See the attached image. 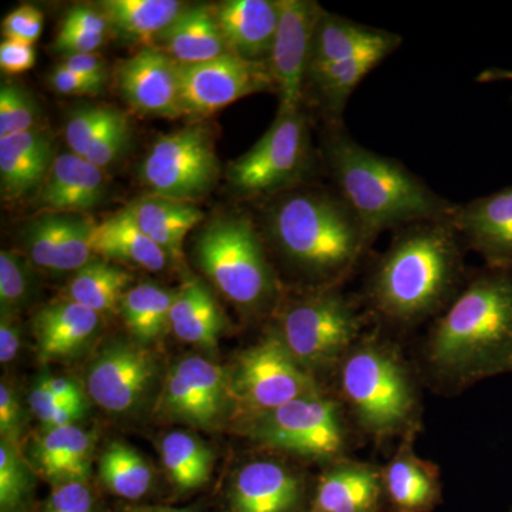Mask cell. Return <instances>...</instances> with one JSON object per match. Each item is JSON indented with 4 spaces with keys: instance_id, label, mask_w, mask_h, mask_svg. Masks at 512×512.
Listing matches in <instances>:
<instances>
[{
    "instance_id": "obj_2",
    "label": "cell",
    "mask_w": 512,
    "mask_h": 512,
    "mask_svg": "<svg viewBox=\"0 0 512 512\" xmlns=\"http://www.w3.org/2000/svg\"><path fill=\"white\" fill-rule=\"evenodd\" d=\"M460 235L450 217L394 229L367 275L363 302L377 329L406 333L446 311L468 276Z\"/></svg>"
},
{
    "instance_id": "obj_10",
    "label": "cell",
    "mask_w": 512,
    "mask_h": 512,
    "mask_svg": "<svg viewBox=\"0 0 512 512\" xmlns=\"http://www.w3.org/2000/svg\"><path fill=\"white\" fill-rule=\"evenodd\" d=\"M309 160L311 141L302 111L278 114L255 146L229 165L228 177L241 194H278L302 180Z\"/></svg>"
},
{
    "instance_id": "obj_29",
    "label": "cell",
    "mask_w": 512,
    "mask_h": 512,
    "mask_svg": "<svg viewBox=\"0 0 512 512\" xmlns=\"http://www.w3.org/2000/svg\"><path fill=\"white\" fill-rule=\"evenodd\" d=\"M93 440L89 433L74 426L46 430L36 441L33 457L37 470L55 485L87 481Z\"/></svg>"
},
{
    "instance_id": "obj_34",
    "label": "cell",
    "mask_w": 512,
    "mask_h": 512,
    "mask_svg": "<svg viewBox=\"0 0 512 512\" xmlns=\"http://www.w3.org/2000/svg\"><path fill=\"white\" fill-rule=\"evenodd\" d=\"M101 13L111 28L130 39H157L180 15L184 6L175 0H106Z\"/></svg>"
},
{
    "instance_id": "obj_16",
    "label": "cell",
    "mask_w": 512,
    "mask_h": 512,
    "mask_svg": "<svg viewBox=\"0 0 512 512\" xmlns=\"http://www.w3.org/2000/svg\"><path fill=\"white\" fill-rule=\"evenodd\" d=\"M116 79L121 96L138 113L167 119L184 116L180 64L164 50L144 47L119 64Z\"/></svg>"
},
{
    "instance_id": "obj_46",
    "label": "cell",
    "mask_w": 512,
    "mask_h": 512,
    "mask_svg": "<svg viewBox=\"0 0 512 512\" xmlns=\"http://www.w3.org/2000/svg\"><path fill=\"white\" fill-rule=\"evenodd\" d=\"M103 43L104 36L90 35L82 30L62 26L56 37L55 47L64 55H93Z\"/></svg>"
},
{
    "instance_id": "obj_19",
    "label": "cell",
    "mask_w": 512,
    "mask_h": 512,
    "mask_svg": "<svg viewBox=\"0 0 512 512\" xmlns=\"http://www.w3.org/2000/svg\"><path fill=\"white\" fill-rule=\"evenodd\" d=\"M450 220L464 247L477 252L485 265H512V185L456 205Z\"/></svg>"
},
{
    "instance_id": "obj_21",
    "label": "cell",
    "mask_w": 512,
    "mask_h": 512,
    "mask_svg": "<svg viewBox=\"0 0 512 512\" xmlns=\"http://www.w3.org/2000/svg\"><path fill=\"white\" fill-rule=\"evenodd\" d=\"M94 224L72 215H46L33 222L26 245L33 264L55 272L80 271L92 261Z\"/></svg>"
},
{
    "instance_id": "obj_11",
    "label": "cell",
    "mask_w": 512,
    "mask_h": 512,
    "mask_svg": "<svg viewBox=\"0 0 512 512\" xmlns=\"http://www.w3.org/2000/svg\"><path fill=\"white\" fill-rule=\"evenodd\" d=\"M218 177V163L207 130L187 127L154 143L141 164V180L153 195L191 201L207 194Z\"/></svg>"
},
{
    "instance_id": "obj_17",
    "label": "cell",
    "mask_w": 512,
    "mask_h": 512,
    "mask_svg": "<svg viewBox=\"0 0 512 512\" xmlns=\"http://www.w3.org/2000/svg\"><path fill=\"white\" fill-rule=\"evenodd\" d=\"M154 375L156 360L148 350L130 343H114L93 363L87 389L101 409L127 413L141 402Z\"/></svg>"
},
{
    "instance_id": "obj_18",
    "label": "cell",
    "mask_w": 512,
    "mask_h": 512,
    "mask_svg": "<svg viewBox=\"0 0 512 512\" xmlns=\"http://www.w3.org/2000/svg\"><path fill=\"white\" fill-rule=\"evenodd\" d=\"M419 431L399 440L392 458L382 466L384 511L433 512L443 500L439 467L416 453Z\"/></svg>"
},
{
    "instance_id": "obj_35",
    "label": "cell",
    "mask_w": 512,
    "mask_h": 512,
    "mask_svg": "<svg viewBox=\"0 0 512 512\" xmlns=\"http://www.w3.org/2000/svg\"><path fill=\"white\" fill-rule=\"evenodd\" d=\"M133 276L120 266L107 261H90L76 272L67 295L70 301L80 303L97 313L120 312Z\"/></svg>"
},
{
    "instance_id": "obj_13",
    "label": "cell",
    "mask_w": 512,
    "mask_h": 512,
    "mask_svg": "<svg viewBox=\"0 0 512 512\" xmlns=\"http://www.w3.org/2000/svg\"><path fill=\"white\" fill-rule=\"evenodd\" d=\"M279 20L268 66L279 96L278 114L301 110L313 36L322 13L312 0H278Z\"/></svg>"
},
{
    "instance_id": "obj_37",
    "label": "cell",
    "mask_w": 512,
    "mask_h": 512,
    "mask_svg": "<svg viewBox=\"0 0 512 512\" xmlns=\"http://www.w3.org/2000/svg\"><path fill=\"white\" fill-rule=\"evenodd\" d=\"M100 478L116 497L137 501L146 497L153 487V471L134 448L111 443L100 458Z\"/></svg>"
},
{
    "instance_id": "obj_14",
    "label": "cell",
    "mask_w": 512,
    "mask_h": 512,
    "mask_svg": "<svg viewBox=\"0 0 512 512\" xmlns=\"http://www.w3.org/2000/svg\"><path fill=\"white\" fill-rule=\"evenodd\" d=\"M231 402L229 372L200 356L175 365L161 393V409L168 417L205 430L221 423Z\"/></svg>"
},
{
    "instance_id": "obj_27",
    "label": "cell",
    "mask_w": 512,
    "mask_h": 512,
    "mask_svg": "<svg viewBox=\"0 0 512 512\" xmlns=\"http://www.w3.org/2000/svg\"><path fill=\"white\" fill-rule=\"evenodd\" d=\"M99 326L100 313L73 301L47 306L33 320L37 349L45 359L79 352Z\"/></svg>"
},
{
    "instance_id": "obj_8",
    "label": "cell",
    "mask_w": 512,
    "mask_h": 512,
    "mask_svg": "<svg viewBox=\"0 0 512 512\" xmlns=\"http://www.w3.org/2000/svg\"><path fill=\"white\" fill-rule=\"evenodd\" d=\"M352 427L340 400L320 393L247 417L244 429L266 447L330 464L349 457Z\"/></svg>"
},
{
    "instance_id": "obj_22",
    "label": "cell",
    "mask_w": 512,
    "mask_h": 512,
    "mask_svg": "<svg viewBox=\"0 0 512 512\" xmlns=\"http://www.w3.org/2000/svg\"><path fill=\"white\" fill-rule=\"evenodd\" d=\"M214 12L231 53L268 62L278 28V0H228Z\"/></svg>"
},
{
    "instance_id": "obj_56",
    "label": "cell",
    "mask_w": 512,
    "mask_h": 512,
    "mask_svg": "<svg viewBox=\"0 0 512 512\" xmlns=\"http://www.w3.org/2000/svg\"><path fill=\"white\" fill-rule=\"evenodd\" d=\"M510 512H512V510Z\"/></svg>"
},
{
    "instance_id": "obj_3",
    "label": "cell",
    "mask_w": 512,
    "mask_h": 512,
    "mask_svg": "<svg viewBox=\"0 0 512 512\" xmlns=\"http://www.w3.org/2000/svg\"><path fill=\"white\" fill-rule=\"evenodd\" d=\"M323 154L336 191L373 239L387 229L450 217L456 208L400 161L357 143L340 123H330Z\"/></svg>"
},
{
    "instance_id": "obj_40",
    "label": "cell",
    "mask_w": 512,
    "mask_h": 512,
    "mask_svg": "<svg viewBox=\"0 0 512 512\" xmlns=\"http://www.w3.org/2000/svg\"><path fill=\"white\" fill-rule=\"evenodd\" d=\"M35 279L29 262L12 251L0 252V306L2 315L12 316L29 302Z\"/></svg>"
},
{
    "instance_id": "obj_47",
    "label": "cell",
    "mask_w": 512,
    "mask_h": 512,
    "mask_svg": "<svg viewBox=\"0 0 512 512\" xmlns=\"http://www.w3.org/2000/svg\"><path fill=\"white\" fill-rule=\"evenodd\" d=\"M35 49L15 40H3L0 45V67L8 74L28 72L35 64Z\"/></svg>"
},
{
    "instance_id": "obj_4",
    "label": "cell",
    "mask_w": 512,
    "mask_h": 512,
    "mask_svg": "<svg viewBox=\"0 0 512 512\" xmlns=\"http://www.w3.org/2000/svg\"><path fill=\"white\" fill-rule=\"evenodd\" d=\"M353 427L376 444L421 430V377L382 330H366L336 372Z\"/></svg>"
},
{
    "instance_id": "obj_51",
    "label": "cell",
    "mask_w": 512,
    "mask_h": 512,
    "mask_svg": "<svg viewBox=\"0 0 512 512\" xmlns=\"http://www.w3.org/2000/svg\"><path fill=\"white\" fill-rule=\"evenodd\" d=\"M62 66L79 74L84 79L90 80V82L99 84L101 87H103L104 80H106V66H104L103 60L96 55L67 56Z\"/></svg>"
},
{
    "instance_id": "obj_45",
    "label": "cell",
    "mask_w": 512,
    "mask_h": 512,
    "mask_svg": "<svg viewBox=\"0 0 512 512\" xmlns=\"http://www.w3.org/2000/svg\"><path fill=\"white\" fill-rule=\"evenodd\" d=\"M2 29L6 40H15V42L33 46V43L42 35V12L33 6H20L6 16Z\"/></svg>"
},
{
    "instance_id": "obj_48",
    "label": "cell",
    "mask_w": 512,
    "mask_h": 512,
    "mask_svg": "<svg viewBox=\"0 0 512 512\" xmlns=\"http://www.w3.org/2000/svg\"><path fill=\"white\" fill-rule=\"evenodd\" d=\"M62 26L82 30L90 35L104 36L110 25L103 13L89 6H74L67 13Z\"/></svg>"
},
{
    "instance_id": "obj_20",
    "label": "cell",
    "mask_w": 512,
    "mask_h": 512,
    "mask_svg": "<svg viewBox=\"0 0 512 512\" xmlns=\"http://www.w3.org/2000/svg\"><path fill=\"white\" fill-rule=\"evenodd\" d=\"M382 466L355 458L330 463L320 474L308 512H383Z\"/></svg>"
},
{
    "instance_id": "obj_15",
    "label": "cell",
    "mask_w": 512,
    "mask_h": 512,
    "mask_svg": "<svg viewBox=\"0 0 512 512\" xmlns=\"http://www.w3.org/2000/svg\"><path fill=\"white\" fill-rule=\"evenodd\" d=\"M312 494L296 468L276 458L244 464L232 477L228 512H308Z\"/></svg>"
},
{
    "instance_id": "obj_44",
    "label": "cell",
    "mask_w": 512,
    "mask_h": 512,
    "mask_svg": "<svg viewBox=\"0 0 512 512\" xmlns=\"http://www.w3.org/2000/svg\"><path fill=\"white\" fill-rule=\"evenodd\" d=\"M130 131L127 117H121L117 123L104 131L103 136L93 144L84 158L100 168L113 164L130 143Z\"/></svg>"
},
{
    "instance_id": "obj_39",
    "label": "cell",
    "mask_w": 512,
    "mask_h": 512,
    "mask_svg": "<svg viewBox=\"0 0 512 512\" xmlns=\"http://www.w3.org/2000/svg\"><path fill=\"white\" fill-rule=\"evenodd\" d=\"M124 117L121 111L106 106H87L76 110L66 126V141L73 154L86 157L107 128Z\"/></svg>"
},
{
    "instance_id": "obj_32",
    "label": "cell",
    "mask_w": 512,
    "mask_h": 512,
    "mask_svg": "<svg viewBox=\"0 0 512 512\" xmlns=\"http://www.w3.org/2000/svg\"><path fill=\"white\" fill-rule=\"evenodd\" d=\"M399 39L402 37L396 33L370 28L323 9L313 36L309 69L340 62Z\"/></svg>"
},
{
    "instance_id": "obj_28",
    "label": "cell",
    "mask_w": 512,
    "mask_h": 512,
    "mask_svg": "<svg viewBox=\"0 0 512 512\" xmlns=\"http://www.w3.org/2000/svg\"><path fill=\"white\" fill-rule=\"evenodd\" d=\"M134 222L163 249L168 258L183 256L184 239L195 225L200 224L204 214L200 208L188 202L168 198H140L126 208Z\"/></svg>"
},
{
    "instance_id": "obj_42",
    "label": "cell",
    "mask_w": 512,
    "mask_h": 512,
    "mask_svg": "<svg viewBox=\"0 0 512 512\" xmlns=\"http://www.w3.org/2000/svg\"><path fill=\"white\" fill-rule=\"evenodd\" d=\"M36 107L29 94L15 86L0 89V138L33 130Z\"/></svg>"
},
{
    "instance_id": "obj_24",
    "label": "cell",
    "mask_w": 512,
    "mask_h": 512,
    "mask_svg": "<svg viewBox=\"0 0 512 512\" xmlns=\"http://www.w3.org/2000/svg\"><path fill=\"white\" fill-rule=\"evenodd\" d=\"M157 42L178 64L208 62L231 53L214 9L208 6L181 10L178 18L158 35Z\"/></svg>"
},
{
    "instance_id": "obj_31",
    "label": "cell",
    "mask_w": 512,
    "mask_h": 512,
    "mask_svg": "<svg viewBox=\"0 0 512 512\" xmlns=\"http://www.w3.org/2000/svg\"><path fill=\"white\" fill-rule=\"evenodd\" d=\"M170 328L185 343L215 349L227 322L210 289L198 279H190L175 295Z\"/></svg>"
},
{
    "instance_id": "obj_12",
    "label": "cell",
    "mask_w": 512,
    "mask_h": 512,
    "mask_svg": "<svg viewBox=\"0 0 512 512\" xmlns=\"http://www.w3.org/2000/svg\"><path fill=\"white\" fill-rule=\"evenodd\" d=\"M184 114L210 116L251 94L275 90L268 62H252L234 53L195 64H180Z\"/></svg>"
},
{
    "instance_id": "obj_52",
    "label": "cell",
    "mask_w": 512,
    "mask_h": 512,
    "mask_svg": "<svg viewBox=\"0 0 512 512\" xmlns=\"http://www.w3.org/2000/svg\"><path fill=\"white\" fill-rule=\"evenodd\" d=\"M20 349V329L12 316L2 315L0 322V362L9 365L18 356Z\"/></svg>"
},
{
    "instance_id": "obj_9",
    "label": "cell",
    "mask_w": 512,
    "mask_h": 512,
    "mask_svg": "<svg viewBox=\"0 0 512 512\" xmlns=\"http://www.w3.org/2000/svg\"><path fill=\"white\" fill-rule=\"evenodd\" d=\"M229 384L232 399L247 417L325 393L318 380L293 359L274 328L238 356Z\"/></svg>"
},
{
    "instance_id": "obj_33",
    "label": "cell",
    "mask_w": 512,
    "mask_h": 512,
    "mask_svg": "<svg viewBox=\"0 0 512 512\" xmlns=\"http://www.w3.org/2000/svg\"><path fill=\"white\" fill-rule=\"evenodd\" d=\"M161 460L178 493L200 490L210 480L214 454L197 436L173 431L161 439Z\"/></svg>"
},
{
    "instance_id": "obj_38",
    "label": "cell",
    "mask_w": 512,
    "mask_h": 512,
    "mask_svg": "<svg viewBox=\"0 0 512 512\" xmlns=\"http://www.w3.org/2000/svg\"><path fill=\"white\" fill-rule=\"evenodd\" d=\"M33 477L9 440L0 444V512H26L32 501Z\"/></svg>"
},
{
    "instance_id": "obj_26",
    "label": "cell",
    "mask_w": 512,
    "mask_h": 512,
    "mask_svg": "<svg viewBox=\"0 0 512 512\" xmlns=\"http://www.w3.org/2000/svg\"><path fill=\"white\" fill-rule=\"evenodd\" d=\"M104 194V174L97 165L73 153L53 161L39 200L55 210H89Z\"/></svg>"
},
{
    "instance_id": "obj_5",
    "label": "cell",
    "mask_w": 512,
    "mask_h": 512,
    "mask_svg": "<svg viewBox=\"0 0 512 512\" xmlns=\"http://www.w3.org/2000/svg\"><path fill=\"white\" fill-rule=\"evenodd\" d=\"M268 224L276 249L316 288H339L375 242L338 191L285 195Z\"/></svg>"
},
{
    "instance_id": "obj_55",
    "label": "cell",
    "mask_w": 512,
    "mask_h": 512,
    "mask_svg": "<svg viewBox=\"0 0 512 512\" xmlns=\"http://www.w3.org/2000/svg\"><path fill=\"white\" fill-rule=\"evenodd\" d=\"M127 512H198L190 510V508H170V507H151V508H138V510H131Z\"/></svg>"
},
{
    "instance_id": "obj_49",
    "label": "cell",
    "mask_w": 512,
    "mask_h": 512,
    "mask_svg": "<svg viewBox=\"0 0 512 512\" xmlns=\"http://www.w3.org/2000/svg\"><path fill=\"white\" fill-rule=\"evenodd\" d=\"M22 412L15 393L10 389L9 384L2 382L0 384V431L5 440L10 441V437L16 436L19 431Z\"/></svg>"
},
{
    "instance_id": "obj_41",
    "label": "cell",
    "mask_w": 512,
    "mask_h": 512,
    "mask_svg": "<svg viewBox=\"0 0 512 512\" xmlns=\"http://www.w3.org/2000/svg\"><path fill=\"white\" fill-rule=\"evenodd\" d=\"M30 409L46 430L74 426L82 419L86 403H69L57 399L42 380L36 383L29 396Z\"/></svg>"
},
{
    "instance_id": "obj_25",
    "label": "cell",
    "mask_w": 512,
    "mask_h": 512,
    "mask_svg": "<svg viewBox=\"0 0 512 512\" xmlns=\"http://www.w3.org/2000/svg\"><path fill=\"white\" fill-rule=\"evenodd\" d=\"M52 165V143L42 131L0 138V180L8 197H23L45 183Z\"/></svg>"
},
{
    "instance_id": "obj_1",
    "label": "cell",
    "mask_w": 512,
    "mask_h": 512,
    "mask_svg": "<svg viewBox=\"0 0 512 512\" xmlns=\"http://www.w3.org/2000/svg\"><path fill=\"white\" fill-rule=\"evenodd\" d=\"M414 365L421 382L448 396L512 373V265L468 272L454 301L430 323Z\"/></svg>"
},
{
    "instance_id": "obj_36",
    "label": "cell",
    "mask_w": 512,
    "mask_h": 512,
    "mask_svg": "<svg viewBox=\"0 0 512 512\" xmlns=\"http://www.w3.org/2000/svg\"><path fill=\"white\" fill-rule=\"evenodd\" d=\"M175 295L177 292L153 284L128 289L121 301L120 315L141 346L160 338L170 326Z\"/></svg>"
},
{
    "instance_id": "obj_6",
    "label": "cell",
    "mask_w": 512,
    "mask_h": 512,
    "mask_svg": "<svg viewBox=\"0 0 512 512\" xmlns=\"http://www.w3.org/2000/svg\"><path fill=\"white\" fill-rule=\"evenodd\" d=\"M367 323V313L340 288H315L286 306L274 330L293 359L318 380L336 375Z\"/></svg>"
},
{
    "instance_id": "obj_43",
    "label": "cell",
    "mask_w": 512,
    "mask_h": 512,
    "mask_svg": "<svg viewBox=\"0 0 512 512\" xmlns=\"http://www.w3.org/2000/svg\"><path fill=\"white\" fill-rule=\"evenodd\" d=\"M42 512H97V505L87 481H70L53 487Z\"/></svg>"
},
{
    "instance_id": "obj_50",
    "label": "cell",
    "mask_w": 512,
    "mask_h": 512,
    "mask_svg": "<svg viewBox=\"0 0 512 512\" xmlns=\"http://www.w3.org/2000/svg\"><path fill=\"white\" fill-rule=\"evenodd\" d=\"M50 83L56 92L62 94H96L101 90L99 84L84 79L72 70L66 69L62 64L56 67L55 72L50 76Z\"/></svg>"
},
{
    "instance_id": "obj_7",
    "label": "cell",
    "mask_w": 512,
    "mask_h": 512,
    "mask_svg": "<svg viewBox=\"0 0 512 512\" xmlns=\"http://www.w3.org/2000/svg\"><path fill=\"white\" fill-rule=\"evenodd\" d=\"M195 258L212 284L239 308L261 311L274 301V272L247 218H222L208 225L195 245Z\"/></svg>"
},
{
    "instance_id": "obj_30",
    "label": "cell",
    "mask_w": 512,
    "mask_h": 512,
    "mask_svg": "<svg viewBox=\"0 0 512 512\" xmlns=\"http://www.w3.org/2000/svg\"><path fill=\"white\" fill-rule=\"evenodd\" d=\"M92 251L101 258L140 266L151 272L163 271L168 262L167 254L141 231L127 210L94 224Z\"/></svg>"
},
{
    "instance_id": "obj_54",
    "label": "cell",
    "mask_w": 512,
    "mask_h": 512,
    "mask_svg": "<svg viewBox=\"0 0 512 512\" xmlns=\"http://www.w3.org/2000/svg\"><path fill=\"white\" fill-rule=\"evenodd\" d=\"M478 83L512 82V70L490 67L477 76Z\"/></svg>"
},
{
    "instance_id": "obj_53",
    "label": "cell",
    "mask_w": 512,
    "mask_h": 512,
    "mask_svg": "<svg viewBox=\"0 0 512 512\" xmlns=\"http://www.w3.org/2000/svg\"><path fill=\"white\" fill-rule=\"evenodd\" d=\"M43 383L57 399L69 403H84L83 393L77 383L66 377H43Z\"/></svg>"
},
{
    "instance_id": "obj_23",
    "label": "cell",
    "mask_w": 512,
    "mask_h": 512,
    "mask_svg": "<svg viewBox=\"0 0 512 512\" xmlns=\"http://www.w3.org/2000/svg\"><path fill=\"white\" fill-rule=\"evenodd\" d=\"M400 45L402 39L394 40L349 59L309 69L305 86L309 84L315 90L320 107L328 114L329 123H340V116L357 86Z\"/></svg>"
}]
</instances>
